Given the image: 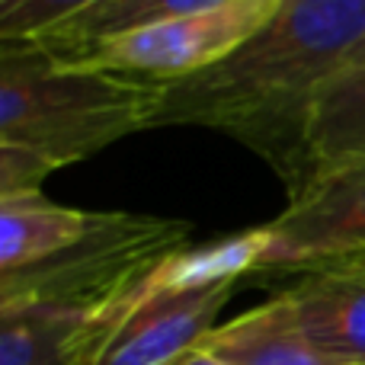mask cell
Instances as JSON below:
<instances>
[{
	"label": "cell",
	"mask_w": 365,
	"mask_h": 365,
	"mask_svg": "<svg viewBox=\"0 0 365 365\" xmlns=\"http://www.w3.org/2000/svg\"><path fill=\"white\" fill-rule=\"evenodd\" d=\"M365 64V0H282L237 51L160 87L154 128H215L263 154L289 192L317 96Z\"/></svg>",
	"instance_id": "6da1fadb"
},
{
	"label": "cell",
	"mask_w": 365,
	"mask_h": 365,
	"mask_svg": "<svg viewBox=\"0 0 365 365\" xmlns=\"http://www.w3.org/2000/svg\"><path fill=\"white\" fill-rule=\"evenodd\" d=\"M164 83L64 61L32 42H0V145L68 167L154 128Z\"/></svg>",
	"instance_id": "7a4b0ae2"
},
{
	"label": "cell",
	"mask_w": 365,
	"mask_h": 365,
	"mask_svg": "<svg viewBox=\"0 0 365 365\" xmlns=\"http://www.w3.org/2000/svg\"><path fill=\"white\" fill-rule=\"evenodd\" d=\"M247 276H253L250 234L186 250L128 308L93 365H173L218 327V314Z\"/></svg>",
	"instance_id": "3957f363"
},
{
	"label": "cell",
	"mask_w": 365,
	"mask_h": 365,
	"mask_svg": "<svg viewBox=\"0 0 365 365\" xmlns=\"http://www.w3.org/2000/svg\"><path fill=\"white\" fill-rule=\"evenodd\" d=\"M279 6L282 0H231L212 10L122 32L64 61L151 83L186 81L237 51L276 16Z\"/></svg>",
	"instance_id": "277c9868"
},
{
	"label": "cell",
	"mask_w": 365,
	"mask_h": 365,
	"mask_svg": "<svg viewBox=\"0 0 365 365\" xmlns=\"http://www.w3.org/2000/svg\"><path fill=\"white\" fill-rule=\"evenodd\" d=\"M253 244V272L327 263L365 253V158L324 173L289 199L279 218L247 231Z\"/></svg>",
	"instance_id": "5b68a950"
},
{
	"label": "cell",
	"mask_w": 365,
	"mask_h": 365,
	"mask_svg": "<svg viewBox=\"0 0 365 365\" xmlns=\"http://www.w3.org/2000/svg\"><path fill=\"white\" fill-rule=\"evenodd\" d=\"M282 292L324 356L336 365H365V253L308 266Z\"/></svg>",
	"instance_id": "8992f818"
},
{
	"label": "cell",
	"mask_w": 365,
	"mask_h": 365,
	"mask_svg": "<svg viewBox=\"0 0 365 365\" xmlns=\"http://www.w3.org/2000/svg\"><path fill=\"white\" fill-rule=\"evenodd\" d=\"M100 346V324L83 311L0 302V365H93Z\"/></svg>",
	"instance_id": "52a82bcc"
},
{
	"label": "cell",
	"mask_w": 365,
	"mask_h": 365,
	"mask_svg": "<svg viewBox=\"0 0 365 365\" xmlns=\"http://www.w3.org/2000/svg\"><path fill=\"white\" fill-rule=\"evenodd\" d=\"M202 349L225 365H336L304 334L285 292L218 324L202 340Z\"/></svg>",
	"instance_id": "ba28073f"
},
{
	"label": "cell",
	"mask_w": 365,
	"mask_h": 365,
	"mask_svg": "<svg viewBox=\"0 0 365 365\" xmlns=\"http://www.w3.org/2000/svg\"><path fill=\"white\" fill-rule=\"evenodd\" d=\"M103 212H83L45 199L42 192H19L0 199V276L38 266L77 247L93 234Z\"/></svg>",
	"instance_id": "9c48e42d"
},
{
	"label": "cell",
	"mask_w": 365,
	"mask_h": 365,
	"mask_svg": "<svg viewBox=\"0 0 365 365\" xmlns=\"http://www.w3.org/2000/svg\"><path fill=\"white\" fill-rule=\"evenodd\" d=\"M356 158H365V64L340 74L317 96L304 125L302 170L289 199Z\"/></svg>",
	"instance_id": "30bf717a"
},
{
	"label": "cell",
	"mask_w": 365,
	"mask_h": 365,
	"mask_svg": "<svg viewBox=\"0 0 365 365\" xmlns=\"http://www.w3.org/2000/svg\"><path fill=\"white\" fill-rule=\"evenodd\" d=\"M221 4H231V0H103V4L74 13L71 19L45 29L42 36L29 38V42L55 58H77L106 38L122 36V32H135L145 26L164 23V19L212 10Z\"/></svg>",
	"instance_id": "8fae6325"
},
{
	"label": "cell",
	"mask_w": 365,
	"mask_h": 365,
	"mask_svg": "<svg viewBox=\"0 0 365 365\" xmlns=\"http://www.w3.org/2000/svg\"><path fill=\"white\" fill-rule=\"evenodd\" d=\"M103 0H0V42H29Z\"/></svg>",
	"instance_id": "7c38bea8"
},
{
	"label": "cell",
	"mask_w": 365,
	"mask_h": 365,
	"mask_svg": "<svg viewBox=\"0 0 365 365\" xmlns=\"http://www.w3.org/2000/svg\"><path fill=\"white\" fill-rule=\"evenodd\" d=\"M173 365H225V362L215 359V356L208 353V349H202V346H199V349H192V353H186L182 359H177Z\"/></svg>",
	"instance_id": "4fadbf2b"
}]
</instances>
